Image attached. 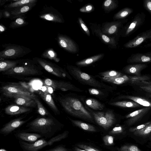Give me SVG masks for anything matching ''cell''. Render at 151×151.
<instances>
[{"mask_svg":"<svg viewBox=\"0 0 151 151\" xmlns=\"http://www.w3.org/2000/svg\"><path fill=\"white\" fill-rule=\"evenodd\" d=\"M28 128L22 131L40 134L45 138H51L61 128V124L51 118H37L28 123Z\"/></svg>","mask_w":151,"mask_h":151,"instance_id":"obj_1","label":"cell"},{"mask_svg":"<svg viewBox=\"0 0 151 151\" xmlns=\"http://www.w3.org/2000/svg\"><path fill=\"white\" fill-rule=\"evenodd\" d=\"M60 102L64 109L70 114L77 117L93 121L91 114L78 99L67 97L61 100Z\"/></svg>","mask_w":151,"mask_h":151,"instance_id":"obj_2","label":"cell"},{"mask_svg":"<svg viewBox=\"0 0 151 151\" xmlns=\"http://www.w3.org/2000/svg\"><path fill=\"white\" fill-rule=\"evenodd\" d=\"M37 64L33 59H20L16 67L4 72V73L6 75L24 76L37 75L41 72Z\"/></svg>","mask_w":151,"mask_h":151,"instance_id":"obj_3","label":"cell"},{"mask_svg":"<svg viewBox=\"0 0 151 151\" xmlns=\"http://www.w3.org/2000/svg\"><path fill=\"white\" fill-rule=\"evenodd\" d=\"M68 133V131H65L48 140L44 138H40L33 143H29L21 140H19V142L23 151H39L47 146H51L54 143L65 138L67 137Z\"/></svg>","mask_w":151,"mask_h":151,"instance_id":"obj_4","label":"cell"},{"mask_svg":"<svg viewBox=\"0 0 151 151\" xmlns=\"http://www.w3.org/2000/svg\"><path fill=\"white\" fill-rule=\"evenodd\" d=\"M2 46L4 49L0 52V60L22 57L32 51L27 47L17 44H4Z\"/></svg>","mask_w":151,"mask_h":151,"instance_id":"obj_5","label":"cell"},{"mask_svg":"<svg viewBox=\"0 0 151 151\" xmlns=\"http://www.w3.org/2000/svg\"><path fill=\"white\" fill-rule=\"evenodd\" d=\"M146 15L143 12L137 14L122 28L120 35L123 37L130 36L137 31L144 23Z\"/></svg>","mask_w":151,"mask_h":151,"instance_id":"obj_6","label":"cell"},{"mask_svg":"<svg viewBox=\"0 0 151 151\" xmlns=\"http://www.w3.org/2000/svg\"><path fill=\"white\" fill-rule=\"evenodd\" d=\"M67 68L73 76L84 83L97 88H103L104 86L103 83L89 74L82 72L79 68L76 66L68 65Z\"/></svg>","mask_w":151,"mask_h":151,"instance_id":"obj_7","label":"cell"},{"mask_svg":"<svg viewBox=\"0 0 151 151\" xmlns=\"http://www.w3.org/2000/svg\"><path fill=\"white\" fill-rule=\"evenodd\" d=\"M92 114L96 123L105 130H108L116 122L115 116L112 111L93 112Z\"/></svg>","mask_w":151,"mask_h":151,"instance_id":"obj_8","label":"cell"},{"mask_svg":"<svg viewBox=\"0 0 151 151\" xmlns=\"http://www.w3.org/2000/svg\"><path fill=\"white\" fill-rule=\"evenodd\" d=\"M39 17L42 19L57 23H63L64 20L62 14L51 6H44L40 11Z\"/></svg>","mask_w":151,"mask_h":151,"instance_id":"obj_9","label":"cell"},{"mask_svg":"<svg viewBox=\"0 0 151 151\" xmlns=\"http://www.w3.org/2000/svg\"><path fill=\"white\" fill-rule=\"evenodd\" d=\"M33 60L48 72L59 77H66L65 72L55 63L37 57L33 58Z\"/></svg>","mask_w":151,"mask_h":151,"instance_id":"obj_10","label":"cell"},{"mask_svg":"<svg viewBox=\"0 0 151 151\" xmlns=\"http://www.w3.org/2000/svg\"><path fill=\"white\" fill-rule=\"evenodd\" d=\"M127 21V19H123L113 22H105L102 24L101 27L102 31L104 34L109 37L118 34L120 35L123 25Z\"/></svg>","mask_w":151,"mask_h":151,"instance_id":"obj_11","label":"cell"},{"mask_svg":"<svg viewBox=\"0 0 151 151\" xmlns=\"http://www.w3.org/2000/svg\"><path fill=\"white\" fill-rule=\"evenodd\" d=\"M1 90L4 95L10 98L13 95H24L33 99L36 97V96L34 93L19 86L6 85L2 87Z\"/></svg>","mask_w":151,"mask_h":151,"instance_id":"obj_12","label":"cell"},{"mask_svg":"<svg viewBox=\"0 0 151 151\" xmlns=\"http://www.w3.org/2000/svg\"><path fill=\"white\" fill-rule=\"evenodd\" d=\"M90 28L93 35L98 37L103 42L114 48L117 47V42L114 37L108 36L104 34L100 24L90 23Z\"/></svg>","mask_w":151,"mask_h":151,"instance_id":"obj_13","label":"cell"},{"mask_svg":"<svg viewBox=\"0 0 151 151\" xmlns=\"http://www.w3.org/2000/svg\"><path fill=\"white\" fill-rule=\"evenodd\" d=\"M147 41H151V28L139 34L125 43L124 46L127 48H134Z\"/></svg>","mask_w":151,"mask_h":151,"instance_id":"obj_14","label":"cell"},{"mask_svg":"<svg viewBox=\"0 0 151 151\" xmlns=\"http://www.w3.org/2000/svg\"><path fill=\"white\" fill-rule=\"evenodd\" d=\"M57 41L59 45L67 51L76 53L78 51V47L76 43L66 35L58 34Z\"/></svg>","mask_w":151,"mask_h":151,"instance_id":"obj_15","label":"cell"},{"mask_svg":"<svg viewBox=\"0 0 151 151\" xmlns=\"http://www.w3.org/2000/svg\"><path fill=\"white\" fill-rule=\"evenodd\" d=\"M44 83L46 86L55 89L60 90L63 91L68 90L81 91L73 84L67 82L47 78L44 80Z\"/></svg>","mask_w":151,"mask_h":151,"instance_id":"obj_16","label":"cell"},{"mask_svg":"<svg viewBox=\"0 0 151 151\" xmlns=\"http://www.w3.org/2000/svg\"><path fill=\"white\" fill-rule=\"evenodd\" d=\"M21 118L12 120L4 125L0 129V133L4 136L8 135L14 132L27 122Z\"/></svg>","mask_w":151,"mask_h":151,"instance_id":"obj_17","label":"cell"},{"mask_svg":"<svg viewBox=\"0 0 151 151\" xmlns=\"http://www.w3.org/2000/svg\"><path fill=\"white\" fill-rule=\"evenodd\" d=\"M151 107H146L136 110L127 115L125 117L128 118L126 123L128 126L133 125L139 121L151 109Z\"/></svg>","mask_w":151,"mask_h":151,"instance_id":"obj_18","label":"cell"},{"mask_svg":"<svg viewBox=\"0 0 151 151\" xmlns=\"http://www.w3.org/2000/svg\"><path fill=\"white\" fill-rule=\"evenodd\" d=\"M14 135L19 140L29 143H33L42 137L39 134L27 132L22 130L17 131L14 133Z\"/></svg>","mask_w":151,"mask_h":151,"instance_id":"obj_19","label":"cell"},{"mask_svg":"<svg viewBox=\"0 0 151 151\" xmlns=\"http://www.w3.org/2000/svg\"><path fill=\"white\" fill-rule=\"evenodd\" d=\"M147 64L141 63H132L125 66L124 70L127 74L140 76L141 72L147 67Z\"/></svg>","mask_w":151,"mask_h":151,"instance_id":"obj_20","label":"cell"},{"mask_svg":"<svg viewBox=\"0 0 151 151\" xmlns=\"http://www.w3.org/2000/svg\"><path fill=\"white\" fill-rule=\"evenodd\" d=\"M10 98L15 99L14 102L17 104L26 107H35L37 105L34 99L22 95H14Z\"/></svg>","mask_w":151,"mask_h":151,"instance_id":"obj_21","label":"cell"},{"mask_svg":"<svg viewBox=\"0 0 151 151\" xmlns=\"http://www.w3.org/2000/svg\"><path fill=\"white\" fill-rule=\"evenodd\" d=\"M127 61L130 64L151 63V56L147 55L145 53H133L128 58Z\"/></svg>","mask_w":151,"mask_h":151,"instance_id":"obj_22","label":"cell"},{"mask_svg":"<svg viewBox=\"0 0 151 151\" xmlns=\"http://www.w3.org/2000/svg\"><path fill=\"white\" fill-rule=\"evenodd\" d=\"M36 4V3L30 4L18 8L9 9L12 15L10 19L13 20L17 17L26 14V13L31 10Z\"/></svg>","mask_w":151,"mask_h":151,"instance_id":"obj_23","label":"cell"},{"mask_svg":"<svg viewBox=\"0 0 151 151\" xmlns=\"http://www.w3.org/2000/svg\"><path fill=\"white\" fill-rule=\"evenodd\" d=\"M29 108L17 105H12L5 109V113L8 115H14L27 112L30 110Z\"/></svg>","mask_w":151,"mask_h":151,"instance_id":"obj_24","label":"cell"},{"mask_svg":"<svg viewBox=\"0 0 151 151\" xmlns=\"http://www.w3.org/2000/svg\"><path fill=\"white\" fill-rule=\"evenodd\" d=\"M104 81L110 82L116 84H121L129 81L132 82L135 80L134 76H128L126 75L115 78H103Z\"/></svg>","mask_w":151,"mask_h":151,"instance_id":"obj_25","label":"cell"},{"mask_svg":"<svg viewBox=\"0 0 151 151\" xmlns=\"http://www.w3.org/2000/svg\"><path fill=\"white\" fill-rule=\"evenodd\" d=\"M25 14L21 15L16 18L14 21L12 22L9 27L15 29L24 26L28 24V22L26 20Z\"/></svg>","mask_w":151,"mask_h":151,"instance_id":"obj_26","label":"cell"},{"mask_svg":"<svg viewBox=\"0 0 151 151\" xmlns=\"http://www.w3.org/2000/svg\"><path fill=\"white\" fill-rule=\"evenodd\" d=\"M37 0H17L13 2H10L4 6L5 9H11L22 6L25 5L37 3Z\"/></svg>","mask_w":151,"mask_h":151,"instance_id":"obj_27","label":"cell"},{"mask_svg":"<svg viewBox=\"0 0 151 151\" xmlns=\"http://www.w3.org/2000/svg\"><path fill=\"white\" fill-rule=\"evenodd\" d=\"M104 56V54H99L78 61L76 63V64L81 66H86L100 60Z\"/></svg>","mask_w":151,"mask_h":151,"instance_id":"obj_28","label":"cell"},{"mask_svg":"<svg viewBox=\"0 0 151 151\" xmlns=\"http://www.w3.org/2000/svg\"><path fill=\"white\" fill-rule=\"evenodd\" d=\"M19 60H4L0 61V71L5 72L16 67L19 63Z\"/></svg>","mask_w":151,"mask_h":151,"instance_id":"obj_29","label":"cell"},{"mask_svg":"<svg viewBox=\"0 0 151 151\" xmlns=\"http://www.w3.org/2000/svg\"><path fill=\"white\" fill-rule=\"evenodd\" d=\"M39 93L54 112L57 113L59 112L57 107L55 104L50 94L47 93L42 92L41 91H40Z\"/></svg>","mask_w":151,"mask_h":151,"instance_id":"obj_30","label":"cell"},{"mask_svg":"<svg viewBox=\"0 0 151 151\" xmlns=\"http://www.w3.org/2000/svg\"><path fill=\"white\" fill-rule=\"evenodd\" d=\"M120 98L131 100L144 106L151 107V102L141 97L129 95H124L121 96Z\"/></svg>","mask_w":151,"mask_h":151,"instance_id":"obj_31","label":"cell"},{"mask_svg":"<svg viewBox=\"0 0 151 151\" xmlns=\"http://www.w3.org/2000/svg\"><path fill=\"white\" fill-rule=\"evenodd\" d=\"M41 57L43 58L53 60L56 62L60 61L57 52L52 48H49L45 50L41 54Z\"/></svg>","mask_w":151,"mask_h":151,"instance_id":"obj_32","label":"cell"},{"mask_svg":"<svg viewBox=\"0 0 151 151\" xmlns=\"http://www.w3.org/2000/svg\"><path fill=\"white\" fill-rule=\"evenodd\" d=\"M133 12V9L130 8H124L115 14L113 17L114 20H119L124 19Z\"/></svg>","mask_w":151,"mask_h":151,"instance_id":"obj_33","label":"cell"},{"mask_svg":"<svg viewBox=\"0 0 151 151\" xmlns=\"http://www.w3.org/2000/svg\"><path fill=\"white\" fill-rule=\"evenodd\" d=\"M72 122L75 126L84 130L88 132H95L96 129L93 125L79 120L70 119Z\"/></svg>","mask_w":151,"mask_h":151,"instance_id":"obj_34","label":"cell"},{"mask_svg":"<svg viewBox=\"0 0 151 151\" xmlns=\"http://www.w3.org/2000/svg\"><path fill=\"white\" fill-rule=\"evenodd\" d=\"M111 105L124 108H137L140 106V105L133 101H123L111 103Z\"/></svg>","mask_w":151,"mask_h":151,"instance_id":"obj_35","label":"cell"},{"mask_svg":"<svg viewBox=\"0 0 151 151\" xmlns=\"http://www.w3.org/2000/svg\"><path fill=\"white\" fill-rule=\"evenodd\" d=\"M136 136L143 138L151 135V122L144 128L132 132Z\"/></svg>","mask_w":151,"mask_h":151,"instance_id":"obj_36","label":"cell"},{"mask_svg":"<svg viewBox=\"0 0 151 151\" xmlns=\"http://www.w3.org/2000/svg\"><path fill=\"white\" fill-rule=\"evenodd\" d=\"M118 2L115 0H106L103 3V8L105 11L109 12L117 8L118 6Z\"/></svg>","mask_w":151,"mask_h":151,"instance_id":"obj_37","label":"cell"},{"mask_svg":"<svg viewBox=\"0 0 151 151\" xmlns=\"http://www.w3.org/2000/svg\"><path fill=\"white\" fill-rule=\"evenodd\" d=\"M86 103L91 108L95 110H101L104 108V106L96 100L88 98L86 101Z\"/></svg>","mask_w":151,"mask_h":151,"instance_id":"obj_38","label":"cell"},{"mask_svg":"<svg viewBox=\"0 0 151 151\" xmlns=\"http://www.w3.org/2000/svg\"><path fill=\"white\" fill-rule=\"evenodd\" d=\"M131 83L133 84H143L142 85L139 86L140 88L142 90L147 92L151 91V82L146 81H133Z\"/></svg>","mask_w":151,"mask_h":151,"instance_id":"obj_39","label":"cell"},{"mask_svg":"<svg viewBox=\"0 0 151 151\" xmlns=\"http://www.w3.org/2000/svg\"><path fill=\"white\" fill-rule=\"evenodd\" d=\"M103 78H115L123 75L121 73L115 70H110L100 73Z\"/></svg>","mask_w":151,"mask_h":151,"instance_id":"obj_40","label":"cell"},{"mask_svg":"<svg viewBox=\"0 0 151 151\" xmlns=\"http://www.w3.org/2000/svg\"><path fill=\"white\" fill-rule=\"evenodd\" d=\"M118 151H144L140 150L137 146L133 145H126L122 146Z\"/></svg>","mask_w":151,"mask_h":151,"instance_id":"obj_41","label":"cell"},{"mask_svg":"<svg viewBox=\"0 0 151 151\" xmlns=\"http://www.w3.org/2000/svg\"><path fill=\"white\" fill-rule=\"evenodd\" d=\"M37 104L39 114L42 116L48 115L44 107L40 102L39 100L36 97L34 99Z\"/></svg>","mask_w":151,"mask_h":151,"instance_id":"obj_42","label":"cell"},{"mask_svg":"<svg viewBox=\"0 0 151 151\" xmlns=\"http://www.w3.org/2000/svg\"><path fill=\"white\" fill-rule=\"evenodd\" d=\"M114 137L109 135H106L103 138V140L104 144L106 146H110L114 144Z\"/></svg>","mask_w":151,"mask_h":151,"instance_id":"obj_43","label":"cell"},{"mask_svg":"<svg viewBox=\"0 0 151 151\" xmlns=\"http://www.w3.org/2000/svg\"><path fill=\"white\" fill-rule=\"evenodd\" d=\"M94 9L93 6L90 4H86L81 8L79 10L80 12L83 13H90L93 11Z\"/></svg>","mask_w":151,"mask_h":151,"instance_id":"obj_44","label":"cell"},{"mask_svg":"<svg viewBox=\"0 0 151 151\" xmlns=\"http://www.w3.org/2000/svg\"><path fill=\"white\" fill-rule=\"evenodd\" d=\"M151 122V121L148 122L136 127H132L129 129V131L132 133L135 131L142 129L147 126Z\"/></svg>","mask_w":151,"mask_h":151,"instance_id":"obj_45","label":"cell"},{"mask_svg":"<svg viewBox=\"0 0 151 151\" xmlns=\"http://www.w3.org/2000/svg\"><path fill=\"white\" fill-rule=\"evenodd\" d=\"M78 20L79 24L82 29L88 36H90V32L89 30L82 19L80 17H78Z\"/></svg>","mask_w":151,"mask_h":151,"instance_id":"obj_46","label":"cell"},{"mask_svg":"<svg viewBox=\"0 0 151 151\" xmlns=\"http://www.w3.org/2000/svg\"><path fill=\"white\" fill-rule=\"evenodd\" d=\"M124 129L121 126L115 127L109 132L110 134H121L124 132Z\"/></svg>","mask_w":151,"mask_h":151,"instance_id":"obj_47","label":"cell"},{"mask_svg":"<svg viewBox=\"0 0 151 151\" xmlns=\"http://www.w3.org/2000/svg\"><path fill=\"white\" fill-rule=\"evenodd\" d=\"M77 146L79 148L86 151H101L98 149L86 145L78 144L77 145Z\"/></svg>","mask_w":151,"mask_h":151,"instance_id":"obj_48","label":"cell"},{"mask_svg":"<svg viewBox=\"0 0 151 151\" xmlns=\"http://www.w3.org/2000/svg\"><path fill=\"white\" fill-rule=\"evenodd\" d=\"M143 5L145 9L151 15V0H143Z\"/></svg>","mask_w":151,"mask_h":151,"instance_id":"obj_49","label":"cell"},{"mask_svg":"<svg viewBox=\"0 0 151 151\" xmlns=\"http://www.w3.org/2000/svg\"><path fill=\"white\" fill-rule=\"evenodd\" d=\"M44 151H68V150L63 145H60Z\"/></svg>","mask_w":151,"mask_h":151,"instance_id":"obj_50","label":"cell"},{"mask_svg":"<svg viewBox=\"0 0 151 151\" xmlns=\"http://www.w3.org/2000/svg\"><path fill=\"white\" fill-rule=\"evenodd\" d=\"M3 17L6 18H10L12 17L10 11V10L4 9H3Z\"/></svg>","mask_w":151,"mask_h":151,"instance_id":"obj_51","label":"cell"},{"mask_svg":"<svg viewBox=\"0 0 151 151\" xmlns=\"http://www.w3.org/2000/svg\"><path fill=\"white\" fill-rule=\"evenodd\" d=\"M89 93L92 95H97L102 93L100 91L94 88H90L88 90Z\"/></svg>","mask_w":151,"mask_h":151,"instance_id":"obj_52","label":"cell"},{"mask_svg":"<svg viewBox=\"0 0 151 151\" xmlns=\"http://www.w3.org/2000/svg\"><path fill=\"white\" fill-rule=\"evenodd\" d=\"M7 29L6 27L1 23L0 24V33L1 34L5 31Z\"/></svg>","mask_w":151,"mask_h":151,"instance_id":"obj_53","label":"cell"},{"mask_svg":"<svg viewBox=\"0 0 151 151\" xmlns=\"http://www.w3.org/2000/svg\"><path fill=\"white\" fill-rule=\"evenodd\" d=\"M74 151H86L85 150L81 149L78 147H75L74 148Z\"/></svg>","mask_w":151,"mask_h":151,"instance_id":"obj_54","label":"cell"},{"mask_svg":"<svg viewBox=\"0 0 151 151\" xmlns=\"http://www.w3.org/2000/svg\"><path fill=\"white\" fill-rule=\"evenodd\" d=\"M144 47L145 48H148L151 47V42L145 45L144 46Z\"/></svg>","mask_w":151,"mask_h":151,"instance_id":"obj_55","label":"cell"},{"mask_svg":"<svg viewBox=\"0 0 151 151\" xmlns=\"http://www.w3.org/2000/svg\"><path fill=\"white\" fill-rule=\"evenodd\" d=\"M2 17H3V9L0 10V19H1Z\"/></svg>","mask_w":151,"mask_h":151,"instance_id":"obj_56","label":"cell"},{"mask_svg":"<svg viewBox=\"0 0 151 151\" xmlns=\"http://www.w3.org/2000/svg\"><path fill=\"white\" fill-rule=\"evenodd\" d=\"M145 54L147 55L151 56V51L145 53Z\"/></svg>","mask_w":151,"mask_h":151,"instance_id":"obj_57","label":"cell"},{"mask_svg":"<svg viewBox=\"0 0 151 151\" xmlns=\"http://www.w3.org/2000/svg\"><path fill=\"white\" fill-rule=\"evenodd\" d=\"M149 97L151 99V94H149L148 95Z\"/></svg>","mask_w":151,"mask_h":151,"instance_id":"obj_58","label":"cell"},{"mask_svg":"<svg viewBox=\"0 0 151 151\" xmlns=\"http://www.w3.org/2000/svg\"><path fill=\"white\" fill-rule=\"evenodd\" d=\"M147 92L151 93V91H147Z\"/></svg>","mask_w":151,"mask_h":151,"instance_id":"obj_59","label":"cell"},{"mask_svg":"<svg viewBox=\"0 0 151 151\" xmlns=\"http://www.w3.org/2000/svg\"><path fill=\"white\" fill-rule=\"evenodd\" d=\"M150 141L151 142V135L150 136Z\"/></svg>","mask_w":151,"mask_h":151,"instance_id":"obj_60","label":"cell"}]
</instances>
